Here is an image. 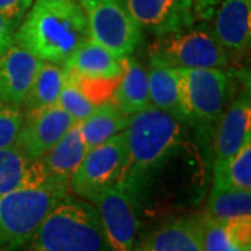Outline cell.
I'll return each instance as SVG.
<instances>
[{
	"label": "cell",
	"mask_w": 251,
	"mask_h": 251,
	"mask_svg": "<svg viewBox=\"0 0 251 251\" xmlns=\"http://www.w3.org/2000/svg\"><path fill=\"white\" fill-rule=\"evenodd\" d=\"M88 39V20L80 0H34L16 29L14 44L44 62L63 64Z\"/></svg>",
	"instance_id": "cell-1"
},
{
	"label": "cell",
	"mask_w": 251,
	"mask_h": 251,
	"mask_svg": "<svg viewBox=\"0 0 251 251\" xmlns=\"http://www.w3.org/2000/svg\"><path fill=\"white\" fill-rule=\"evenodd\" d=\"M181 123L177 117L152 105L130 117L125 130L128 156L120 183L137 194L145 179L177 150L183 133Z\"/></svg>",
	"instance_id": "cell-2"
},
{
	"label": "cell",
	"mask_w": 251,
	"mask_h": 251,
	"mask_svg": "<svg viewBox=\"0 0 251 251\" xmlns=\"http://www.w3.org/2000/svg\"><path fill=\"white\" fill-rule=\"evenodd\" d=\"M106 246L95 205L69 193L45 216L24 251H105Z\"/></svg>",
	"instance_id": "cell-3"
},
{
	"label": "cell",
	"mask_w": 251,
	"mask_h": 251,
	"mask_svg": "<svg viewBox=\"0 0 251 251\" xmlns=\"http://www.w3.org/2000/svg\"><path fill=\"white\" fill-rule=\"evenodd\" d=\"M70 181L49 176L36 186L0 196V251H18L66 194Z\"/></svg>",
	"instance_id": "cell-4"
},
{
	"label": "cell",
	"mask_w": 251,
	"mask_h": 251,
	"mask_svg": "<svg viewBox=\"0 0 251 251\" xmlns=\"http://www.w3.org/2000/svg\"><path fill=\"white\" fill-rule=\"evenodd\" d=\"M184 122L197 126L216 123L229 98V75L224 69H176Z\"/></svg>",
	"instance_id": "cell-5"
},
{
	"label": "cell",
	"mask_w": 251,
	"mask_h": 251,
	"mask_svg": "<svg viewBox=\"0 0 251 251\" xmlns=\"http://www.w3.org/2000/svg\"><path fill=\"white\" fill-rule=\"evenodd\" d=\"M125 131L90 148L70 179V191L91 204L106 188L120 183L127 166Z\"/></svg>",
	"instance_id": "cell-6"
},
{
	"label": "cell",
	"mask_w": 251,
	"mask_h": 251,
	"mask_svg": "<svg viewBox=\"0 0 251 251\" xmlns=\"http://www.w3.org/2000/svg\"><path fill=\"white\" fill-rule=\"evenodd\" d=\"M150 54L176 69H226L229 64L227 50L212 32L201 28L159 36L150 48Z\"/></svg>",
	"instance_id": "cell-7"
},
{
	"label": "cell",
	"mask_w": 251,
	"mask_h": 251,
	"mask_svg": "<svg viewBox=\"0 0 251 251\" xmlns=\"http://www.w3.org/2000/svg\"><path fill=\"white\" fill-rule=\"evenodd\" d=\"M90 38L119 59L134 52L143 39V29L127 11L122 0L84 6Z\"/></svg>",
	"instance_id": "cell-8"
},
{
	"label": "cell",
	"mask_w": 251,
	"mask_h": 251,
	"mask_svg": "<svg viewBox=\"0 0 251 251\" xmlns=\"http://www.w3.org/2000/svg\"><path fill=\"white\" fill-rule=\"evenodd\" d=\"M135 194L123 183L106 188L92 202L98 211L106 244L112 251H133L138 229Z\"/></svg>",
	"instance_id": "cell-9"
},
{
	"label": "cell",
	"mask_w": 251,
	"mask_h": 251,
	"mask_svg": "<svg viewBox=\"0 0 251 251\" xmlns=\"http://www.w3.org/2000/svg\"><path fill=\"white\" fill-rule=\"evenodd\" d=\"M123 4L141 29L158 36L181 32L196 21L194 0H123Z\"/></svg>",
	"instance_id": "cell-10"
},
{
	"label": "cell",
	"mask_w": 251,
	"mask_h": 251,
	"mask_svg": "<svg viewBox=\"0 0 251 251\" xmlns=\"http://www.w3.org/2000/svg\"><path fill=\"white\" fill-rule=\"evenodd\" d=\"M74 125L77 122L59 105L24 115L16 147L39 161Z\"/></svg>",
	"instance_id": "cell-11"
},
{
	"label": "cell",
	"mask_w": 251,
	"mask_h": 251,
	"mask_svg": "<svg viewBox=\"0 0 251 251\" xmlns=\"http://www.w3.org/2000/svg\"><path fill=\"white\" fill-rule=\"evenodd\" d=\"M214 141V176L224 171L242 147L251 140L250 92L246 91L224 110Z\"/></svg>",
	"instance_id": "cell-12"
},
{
	"label": "cell",
	"mask_w": 251,
	"mask_h": 251,
	"mask_svg": "<svg viewBox=\"0 0 251 251\" xmlns=\"http://www.w3.org/2000/svg\"><path fill=\"white\" fill-rule=\"evenodd\" d=\"M44 60L13 44L0 54V102L21 109Z\"/></svg>",
	"instance_id": "cell-13"
},
{
	"label": "cell",
	"mask_w": 251,
	"mask_h": 251,
	"mask_svg": "<svg viewBox=\"0 0 251 251\" xmlns=\"http://www.w3.org/2000/svg\"><path fill=\"white\" fill-rule=\"evenodd\" d=\"M133 251H204L200 219H171L135 242Z\"/></svg>",
	"instance_id": "cell-14"
},
{
	"label": "cell",
	"mask_w": 251,
	"mask_h": 251,
	"mask_svg": "<svg viewBox=\"0 0 251 251\" xmlns=\"http://www.w3.org/2000/svg\"><path fill=\"white\" fill-rule=\"evenodd\" d=\"M214 36L225 50L246 52L251 41V0H224L215 13Z\"/></svg>",
	"instance_id": "cell-15"
},
{
	"label": "cell",
	"mask_w": 251,
	"mask_h": 251,
	"mask_svg": "<svg viewBox=\"0 0 251 251\" xmlns=\"http://www.w3.org/2000/svg\"><path fill=\"white\" fill-rule=\"evenodd\" d=\"M62 67L84 78L108 81L119 80L123 70L122 59L110 53L108 49L91 38L69 56Z\"/></svg>",
	"instance_id": "cell-16"
},
{
	"label": "cell",
	"mask_w": 251,
	"mask_h": 251,
	"mask_svg": "<svg viewBox=\"0 0 251 251\" xmlns=\"http://www.w3.org/2000/svg\"><path fill=\"white\" fill-rule=\"evenodd\" d=\"M122 64L123 70L110 100L123 115L133 116L151 105L148 73L141 63L130 56L122 59Z\"/></svg>",
	"instance_id": "cell-17"
},
{
	"label": "cell",
	"mask_w": 251,
	"mask_h": 251,
	"mask_svg": "<svg viewBox=\"0 0 251 251\" xmlns=\"http://www.w3.org/2000/svg\"><path fill=\"white\" fill-rule=\"evenodd\" d=\"M204 251H251V216L232 221L200 219Z\"/></svg>",
	"instance_id": "cell-18"
},
{
	"label": "cell",
	"mask_w": 251,
	"mask_h": 251,
	"mask_svg": "<svg viewBox=\"0 0 251 251\" xmlns=\"http://www.w3.org/2000/svg\"><path fill=\"white\" fill-rule=\"evenodd\" d=\"M49 177L41 161L31 159L17 147L0 150V196L36 186Z\"/></svg>",
	"instance_id": "cell-19"
},
{
	"label": "cell",
	"mask_w": 251,
	"mask_h": 251,
	"mask_svg": "<svg viewBox=\"0 0 251 251\" xmlns=\"http://www.w3.org/2000/svg\"><path fill=\"white\" fill-rule=\"evenodd\" d=\"M87 151L88 148L82 140L78 125H74L39 161L45 168L48 176L70 181L73 173L84 159Z\"/></svg>",
	"instance_id": "cell-20"
},
{
	"label": "cell",
	"mask_w": 251,
	"mask_h": 251,
	"mask_svg": "<svg viewBox=\"0 0 251 251\" xmlns=\"http://www.w3.org/2000/svg\"><path fill=\"white\" fill-rule=\"evenodd\" d=\"M130 117L131 116L123 115L112 103V100L108 99L98 103L90 115L77 125L84 143L90 150L105 143L110 137L125 131Z\"/></svg>",
	"instance_id": "cell-21"
},
{
	"label": "cell",
	"mask_w": 251,
	"mask_h": 251,
	"mask_svg": "<svg viewBox=\"0 0 251 251\" xmlns=\"http://www.w3.org/2000/svg\"><path fill=\"white\" fill-rule=\"evenodd\" d=\"M147 73H148V91H150L151 105L184 122L181 105H180L176 67L151 59L150 70H147Z\"/></svg>",
	"instance_id": "cell-22"
},
{
	"label": "cell",
	"mask_w": 251,
	"mask_h": 251,
	"mask_svg": "<svg viewBox=\"0 0 251 251\" xmlns=\"http://www.w3.org/2000/svg\"><path fill=\"white\" fill-rule=\"evenodd\" d=\"M64 70L62 64L44 62L31 84L27 97L21 105L23 115L50 108L57 103L62 90Z\"/></svg>",
	"instance_id": "cell-23"
},
{
	"label": "cell",
	"mask_w": 251,
	"mask_h": 251,
	"mask_svg": "<svg viewBox=\"0 0 251 251\" xmlns=\"http://www.w3.org/2000/svg\"><path fill=\"white\" fill-rule=\"evenodd\" d=\"M206 216L216 221L250 218L251 190L212 186L206 202Z\"/></svg>",
	"instance_id": "cell-24"
},
{
	"label": "cell",
	"mask_w": 251,
	"mask_h": 251,
	"mask_svg": "<svg viewBox=\"0 0 251 251\" xmlns=\"http://www.w3.org/2000/svg\"><path fill=\"white\" fill-rule=\"evenodd\" d=\"M214 186L251 190V140L243 145L224 171L214 176Z\"/></svg>",
	"instance_id": "cell-25"
},
{
	"label": "cell",
	"mask_w": 251,
	"mask_h": 251,
	"mask_svg": "<svg viewBox=\"0 0 251 251\" xmlns=\"http://www.w3.org/2000/svg\"><path fill=\"white\" fill-rule=\"evenodd\" d=\"M56 105H59L63 110H66L77 123L82 122L97 106L87 97V94L82 91L75 77L73 75V73L69 70H64L62 90H60Z\"/></svg>",
	"instance_id": "cell-26"
},
{
	"label": "cell",
	"mask_w": 251,
	"mask_h": 251,
	"mask_svg": "<svg viewBox=\"0 0 251 251\" xmlns=\"http://www.w3.org/2000/svg\"><path fill=\"white\" fill-rule=\"evenodd\" d=\"M23 119L21 109L0 102V150L16 147Z\"/></svg>",
	"instance_id": "cell-27"
},
{
	"label": "cell",
	"mask_w": 251,
	"mask_h": 251,
	"mask_svg": "<svg viewBox=\"0 0 251 251\" xmlns=\"http://www.w3.org/2000/svg\"><path fill=\"white\" fill-rule=\"evenodd\" d=\"M34 0H0V14L17 29Z\"/></svg>",
	"instance_id": "cell-28"
},
{
	"label": "cell",
	"mask_w": 251,
	"mask_h": 251,
	"mask_svg": "<svg viewBox=\"0 0 251 251\" xmlns=\"http://www.w3.org/2000/svg\"><path fill=\"white\" fill-rule=\"evenodd\" d=\"M16 28L0 14V54L6 52L14 44Z\"/></svg>",
	"instance_id": "cell-29"
},
{
	"label": "cell",
	"mask_w": 251,
	"mask_h": 251,
	"mask_svg": "<svg viewBox=\"0 0 251 251\" xmlns=\"http://www.w3.org/2000/svg\"><path fill=\"white\" fill-rule=\"evenodd\" d=\"M218 1L219 0H194L197 11H202V13H206V11L212 10V7L215 6Z\"/></svg>",
	"instance_id": "cell-30"
},
{
	"label": "cell",
	"mask_w": 251,
	"mask_h": 251,
	"mask_svg": "<svg viewBox=\"0 0 251 251\" xmlns=\"http://www.w3.org/2000/svg\"><path fill=\"white\" fill-rule=\"evenodd\" d=\"M103 1H109V0H80L81 6H88V4H94V3H103Z\"/></svg>",
	"instance_id": "cell-31"
}]
</instances>
